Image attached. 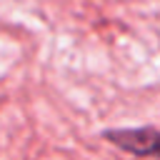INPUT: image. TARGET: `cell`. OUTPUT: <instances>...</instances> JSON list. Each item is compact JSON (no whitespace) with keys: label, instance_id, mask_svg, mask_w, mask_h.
Listing matches in <instances>:
<instances>
[{"label":"cell","instance_id":"cell-1","mask_svg":"<svg viewBox=\"0 0 160 160\" xmlns=\"http://www.w3.org/2000/svg\"><path fill=\"white\" fill-rule=\"evenodd\" d=\"M105 140L135 158L160 160V130L158 128H115V130H105Z\"/></svg>","mask_w":160,"mask_h":160}]
</instances>
